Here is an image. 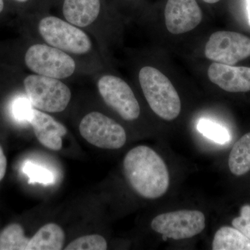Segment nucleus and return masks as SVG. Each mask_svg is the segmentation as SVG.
I'll use <instances>...</instances> for the list:
<instances>
[{
	"mask_svg": "<svg viewBox=\"0 0 250 250\" xmlns=\"http://www.w3.org/2000/svg\"><path fill=\"white\" fill-rule=\"evenodd\" d=\"M39 32L47 45L66 53L82 55L92 48L89 36L81 28L56 16H46L39 21Z\"/></svg>",
	"mask_w": 250,
	"mask_h": 250,
	"instance_id": "obj_3",
	"label": "nucleus"
},
{
	"mask_svg": "<svg viewBox=\"0 0 250 250\" xmlns=\"http://www.w3.org/2000/svg\"><path fill=\"white\" fill-rule=\"evenodd\" d=\"M100 10L101 0H63L62 8L65 21L80 28L93 24Z\"/></svg>",
	"mask_w": 250,
	"mask_h": 250,
	"instance_id": "obj_13",
	"label": "nucleus"
},
{
	"mask_svg": "<svg viewBox=\"0 0 250 250\" xmlns=\"http://www.w3.org/2000/svg\"><path fill=\"white\" fill-rule=\"evenodd\" d=\"M24 87L33 107L47 113L63 111L71 100L70 88L58 79L36 74L28 75Z\"/></svg>",
	"mask_w": 250,
	"mask_h": 250,
	"instance_id": "obj_4",
	"label": "nucleus"
},
{
	"mask_svg": "<svg viewBox=\"0 0 250 250\" xmlns=\"http://www.w3.org/2000/svg\"><path fill=\"white\" fill-rule=\"evenodd\" d=\"M97 85L106 104L125 121H133L139 118V102L126 82L114 75H106L99 79Z\"/></svg>",
	"mask_w": 250,
	"mask_h": 250,
	"instance_id": "obj_8",
	"label": "nucleus"
},
{
	"mask_svg": "<svg viewBox=\"0 0 250 250\" xmlns=\"http://www.w3.org/2000/svg\"><path fill=\"white\" fill-rule=\"evenodd\" d=\"M205 54L215 62L234 65L250 57V39L240 33L216 31L206 44Z\"/></svg>",
	"mask_w": 250,
	"mask_h": 250,
	"instance_id": "obj_9",
	"label": "nucleus"
},
{
	"mask_svg": "<svg viewBox=\"0 0 250 250\" xmlns=\"http://www.w3.org/2000/svg\"><path fill=\"white\" fill-rule=\"evenodd\" d=\"M212 83L229 93L250 91V67L213 62L208 69Z\"/></svg>",
	"mask_w": 250,
	"mask_h": 250,
	"instance_id": "obj_11",
	"label": "nucleus"
},
{
	"mask_svg": "<svg viewBox=\"0 0 250 250\" xmlns=\"http://www.w3.org/2000/svg\"><path fill=\"white\" fill-rule=\"evenodd\" d=\"M233 228L241 231L244 236L250 240V224L246 223L241 216L232 220Z\"/></svg>",
	"mask_w": 250,
	"mask_h": 250,
	"instance_id": "obj_22",
	"label": "nucleus"
},
{
	"mask_svg": "<svg viewBox=\"0 0 250 250\" xmlns=\"http://www.w3.org/2000/svg\"><path fill=\"white\" fill-rule=\"evenodd\" d=\"M29 241L21 225L11 224L0 233V250H27Z\"/></svg>",
	"mask_w": 250,
	"mask_h": 250,
	"instance_id": "obj_17",
	"label": "nucleus"
},
{
	"mask_svg": "<svg viewBox=\"0 0 250 250\" xmlns=\"http://www.w3.org/2000/svg\"><path fill=\"white\" fill-rule=\"evenodd\" d=\"M22 171L29 177L30 184L39 183L47 186L53 183L55 179L52 171L31 161H27L23 164Z\"/></svg>",
	"mask_w": 250,
	"mask_h": 250,
	"instance_id": "obj_18",
	"label": "nucleus"
},
{
	"mask_svg": "<svg viewBox=\"0 0 250 250\" xmlns=\"http://www.w3.org/2000/svg\"><path fill=\"white\" fill-rule=\"evenodd\" d=\"M65 239V232L59 225L47 224L31 238L27 250H61L63 248Z\"/></svg>",
	"mask_w": 250,
	"mask_h": 250,
	"instance_id": "obj_14",
	"label": "nucleus"
},
{
	"mask_svg": "<svg viewBox=\"0 0 250 250\" xmlns=\"http://www.w3.org/2000/svg\"><path fill=\"white\" fill-rule=\"evenodd\" d=\"M247 3H248V16H249V22L250 24V0H247Z\"/></svg>",
	"mask_w": 250,
	"mask_h": 250,
	"instance_id": "obj_26",
	"label": "nucleus"
},
{
	"mask_svg": "<svg viewBox=\"0 0 250 250\" xmlns=\"http://www.w3.org/2000/svg\"><path fill=\"white\" fill-rule=\"evenodd\" d=\"M139 82L153 111L165 121L177 118L182 109V103L170 80L160 70L151 66L140 70Z\"/></svg>",
	"mask_w": 250,
	"mask_h": 250,
	"instance_id": "obj_2",
	"label": "nucleus"
},
{
	"mask_svg": "<svg viewBox=\"0 0 250 250\" xmlns=\"http://www.w3.org/2000/svg\"><path fill=\"white\" fill-rule=\"evenodd\" d=\"M33 108L34 107L27 96H18L14 99L11 104V115L18 123H29Z\"/></svg>",
	"mask_w": 250,
	"mask_h": 250,
	"instance_id": "obj_21",
	"label": "nucleus"
},
{
	"mask_svg": "<svg viewBox=\"0 0 250 250\" xmlns=\"http://www.w3.org/2000/svg\"><path fill=\"white\" fill-rule=\"evenodd\" d=\"M197 129L206 137L220 144L229 142L231 138L226 128L208 120L200 121L197 125Z\"/></svg>",
	"mask_w": 250,
	"mask_h": 250,
	"instance_id": "obj_19",
	"label": "nucleus"
},
{
	"mask_svg": "<svg viewBox=\"0 0 250 250\" xmlns=\"http://www.w3.org/2000/svg\"><path fill=\"white\" fill-rule=\"evenodd\" d=\"M14 1H18V2L24 3L27 1L28 0H14Z\"/></svg>",
	"mask_w": 250,
	"mask_h": 250,
	"instance_id": "obj_28",
	"label": "nucleus"
},
{
	"mask_svg": "<svg viewBox=\"0 0 250 250\" xmlns=\"http://www.w3.org/2000/svg\"><path fill=\"white\" fill-rule=\"evenodd\" d=\"M229 167L231 173L241 176L250 170V132L242 136L229 156Z\"/></svg>",
	"mask_w": 250,
	"mask_h": 250,
	"instance_id": "obj_16",
	"label": "nucleus"
},
{
	"mask_svg": "<svg viewBox=\"0 0 250 250\" xmlns=\"http://www.w3.org/2000/svg\"><path fill=\"white\" fill-rule=\"evenodd\" d=\"M125 177L135 191L146 199H157L167 192L170 177L165 162L147 146L131 149L123 161Z\"/></svg>",
	"mask_w": 250,
	"mask_h": 250,
	"instance_id": "obj_1",
	"label": "nucleus"
},
{
	"mask_svg": "<svg viewBox=\"0 0 250 250\" xmlns=\"http://www.w3.org/2000/svg\"><path fill=\"white\" fill-rule=\"evenodd\" d=\"M24 62L36 75L63 80L76 70V62L70 54L47 44L31 45L26 52Z\"/></svg>",
	"mask_w": 250,
	"mask_h": 250,
	"instance_id": "obj_5",
	"label": "nucleus"
},
{
	"mask_svg": "<svg viewBox=\"0 0 250 250\" xmlns=\"http://www.w3.org/2000/svg\"><path fill=\"white\" fill-rule=\"evenodd\" d=\"M220 1V0H203V1H205V3L210 4H215V3L218 2Z\"/></svg>",
	"mask_w": 250,
	"mask_h": 250,
	"instance_id": "obj_25",
	"label": "nucleus"
},
{
	"mask_svg": "<svg viewBox=\"0 0 250 250\" xmlns=\"http://www.w3.org/2000/svg\"><path fill=\"white\" fill-rule=\"evenodd\" d=\"M107 249V243L103 236L98 234H90L81 236L70 242L65 250H105Z\"/></svg>",
	"mask_w": 250,
	"mask_h": 250,
	"instance_id": "obj_20",
	"label": "nucleus"
},
{
	"mask_svg": "<svg viewBox=\"0 0 250 250\" xmlns=\"http://www.w3.org/2000/svg\"><path fill=\"white\" fill-rule=\"evenodd\" d=\"M212 250H250V240L236 228L223 227L215 233Z\"/></svg>",
	"mask_w": 250,
	"mask_h": 250,
	"instance_id": "obj_15",
	"label": "nucleus"
},
{
	"mask_svg": "<svg viewBox=\"0 0 250 250\" xmlns=\"http://www.w3.org/2000/svg\"><path fill=\"white\" fill-rule=\"evenodd\" d=\"M241 217L246 223L250 224V205H246L242 207Z\"/></svg>",
	"mask_w": 250,
	"mask_h": 250,
	"instance_id": "obj_24",
	"label": "nucleus"
},
{
	"mask_svg": "<svg viewBox=\"0 0 250 250\" xmlns=\"http://www.w3.org/2000/svg\"><path fill=\"white\" fill-rule=\"evenodd\" d=\"M7 167V160L2 148L0 147V182L4 178Z\"/></svg>",
	"mask_w": 250,
	"mask_h": 250,
	"instance_id": "obj_23",
	"label": "nucleus"
},
{
	"mask_svg": "<svg viewBox=\"0 0 250 250\" xmlns=\"http://www.w3.org/2000/svg\"><path fill=\"white\" fill-rule=\"evenodd\" d=\"M80 132L87 142L101 149H120L126 141L124 128L100 112H91L82 118Z\"/></svg>",
	"mask_w": 250,
	"mask_h": 250,
	"instance_id": "obj_6",
	"label": "nucleus"
},
{
	"mask_svg": "<svg viewBox=\"0 0 250 250\" xmlns=\"http://www.w3.org/2000/svg\"><path fill=\"white\" fill-rule=\"evenodd\" d=\"M164 16L167 30L174 35L192 31L202 20L196 0H167Z\"/></svg>",
	"mask_w": 250,
	"mask_h": 250,
	"instance_id": "obj_10",
	"label": "nucleus"
},
{
	"mask_svg": "<svg viewBox=\"0 0 250 250\" xmlns=\"http://www.w3.org/2000/svg\"><path fill=\"white\" fill-rule=\"evenodd\" d=\"M205 215L194 210H179L157 215L151 223L156 232L174 240L190 238L205 229Z\"/></svg>",
	"mask_w": 250,
	"mask_h": 250,
	"instance_id": "obj_7",
	"label": "nucleus"
},
{
	"mask_svg": "<svg viewBox=\"0 0 250 250\" xmlns=\"http://www.w3.org/2000/svg\"><path fill=\"white\" fill-rule=\"evenodd\" d=\"M4 1L3 0H0V14H1V11L4 9Z\"/></svg>",
	"mask_w": 250,
	"mask_h": 250,
	"instance_id": "obj_27",
	"label": "nucleus"
},
{
	"mask_svg": "<svg viewBox=\"0 0 250 250\" xmlns=\"http://www.w3.org/2000/svg\"><path fill=\"white\" fill-rule=\"evenodd\" d=\"M34 129L36 139L41 145L53 151H59L62 146V138L67 128L46 112L33 108L29 122Z\"/></svg>",
	"mask_w": 250,
	"mask_h": 250,
	"instance_id": "obj_12",
	"label": "nucleus"
}]
</instances>
